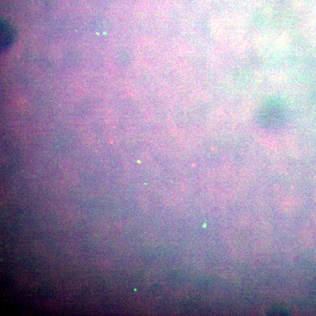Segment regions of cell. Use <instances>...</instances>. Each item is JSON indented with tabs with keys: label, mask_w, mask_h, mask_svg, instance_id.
Here are the masks:
<instances>
[{
	"label": "cell",
	"mask_w": 316,
	"mask_h": 316,
	"mask_svg": "<svg viewBox=\"0 0 316 316\" xmlns=\"http://www.w3.org/2000/svg\"><path fill=\"white\" fill-rule=\"evenodd\" d=\"M1 48L4 50L7 49L12 45L14 39V31L7 22L1 21Z\"/></svg>",
	"instance_id": "obj_2"
},
{
	"label": "cell",
	"mask_w": 316,
	"mask_h": 316,
	"mask_svg": "<svg viewBox=\"0 0 316 316\" xmlns=\"http://www.w3.org/2000/svg\"><path fill=\"white\" fill-rule=\"evenodd\" d=\"M284 120V107L277 99L267 101L258 113V123L265 129H277L281 126Z\"/></svg>",
	"instance_id": "obj_1"
}]
</instances>
